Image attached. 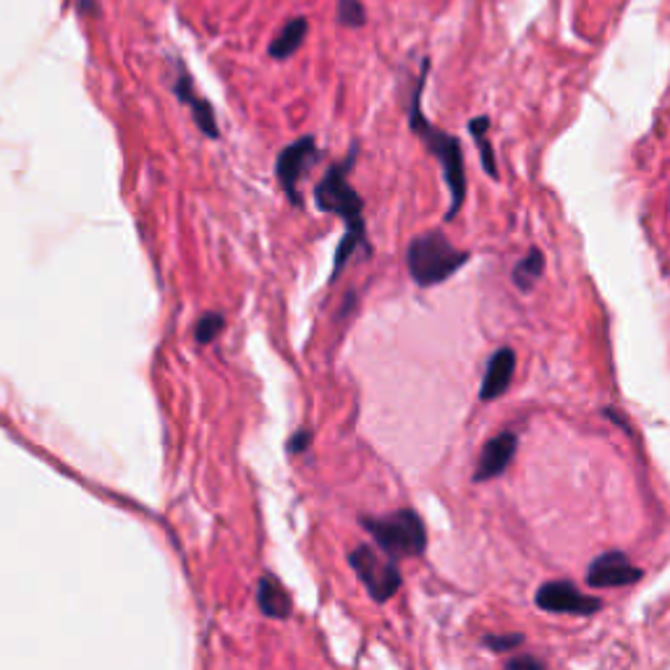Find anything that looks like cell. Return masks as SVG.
Segmentation results:
<instances>
[{
    "mask_svg": "<svg viewBox=\"0 0 670 670\" xmlns=\"http://www.w3.org/2000/svg\"><path fill=\"white\" fill-rule=\"evenodd\" d=\"M356 158H359V144L351 147L349 158L330 165L328 173H325L315 186L317 210L330 212L335 218H341L343 226H346L341 244L335 247L330 283H335L341 278L343 267L349 265L351 257H354L356 252L367 254V257L372 254V241L370 236H367V220H364V197L356 192L349 181V173L351 168H354Z\"/></svg>",
    "mask_w": 670,
    "mask_h": 670,
    "instance_id": "obj_1",
    "label": "cell"
},
{
    "mask_svg": "<svg viewBox=\"0 0 670 670\" xmlns=\"http://www.w3.org/2000/svg\"><path fill=\"white\" fill-rule=\"evenodd\" d=\"M432 61L430 58H422V66H419V76L414 87H411L409 95V108H406V121H409L411 134L424 144V150L430 152L432 158L438 160L440 168H443L445 186H448V194H451V205L445 212V223L456 220L459 210L466 202V165H464V150H461L459 137H453L451 131H443L432 124L430 118L424 116L422 110V97L424 87H427V79H430Z\"/></svg>",
    "mask_w": 670,
    "mask_h": 670,
    "instance_id": "obj_2",
    "label": "cell"
},
{
    "mask_svg": "<svg viewBox=\"0 0 670 670\" xmlns=\"http://www.w3.org/2000/svg\"><path fill=\"white\" fill-rule=\"evenodd\" d=\"M469 260H472V252L453 247L443 231L419 233L406 247V267H409L411 281L419 288L440 286L451 275L459 273Z\"/></svg>",
    "mask_w": 670,
    "mask_h": 670,
    "instance_id": "obj_3",
    "label": "cell"
},
{
    "mask_svg": "<svg viewBox=\"0 0 670 670\" xmlns=\"http://www.w3.org/2000/svg\"><path fill=\"white\" fill-rule=\"evenodd\" d=\"M359 524L390 561L419 558L427 550V527L414 508H398L385 516H359Z\"/></svg>",
    "mask_w": 670,
    "mask_h": 670,
    "instance_id": "obj_4",
    "label": "cell"
},
{
    "mask_svg": "<svg viewBox=\"0 0 670 670\" xmlns=\"http://www.w3.org/2000/svg\"><path fill=\"white\" fill-rule=\"evenodd\" d=\"M346 561H349L356 579L367 589L370 600L377 602V605H385L388 600H393L401 584H404V574H401L398 563L390 561L388 555L383 558L372 545H359L349 550Z\"/></svg>",
    "mask_w": 670,
    "mask_h": 670,
    "instance_id": "obj_5",
    "label": "cell"
},
{
    "mask_svg": "<svg viewBox=\"0 0 670 670\" xmlns=\"http://www.w3.org/2000/svg\"><path fill=\"white\" fill-rule=\"evenodd\" d=\"M317 160H320V147H317V139L312 137V134L299 137L296 142L283 147L278 160H275V176H278L288 202L294 207L304 205V199H301L299 194V181L307 176L309 168H312Z\"/></svg>",
    "mask_w": 670,
    "mask_h": 670,
    "instance_id": "obj_6",
    "label": "cell"
},
{
    "mask_svg": "<svg viewBox=\"0 0 670 670\" xmlns=\"http://www.w3.org/2000/svg\"><path fill=\"white\" fill-rule=\"evenodd\" d=\"M534 605L545 613H558V616H595L602 610L600 597L587 595L566 579L542 584L534 595Z\"/></svg>",
    "mask_w": 670,
    "mask_h": 670,
    "instance_id": "obj_7",
    "label": "cell"
},
{
    "mask_svg": "<svg viewBox=\"0 0 670 670\" xmlns=\"http://www.w3.org/2000/svg\"><path fill=\"white\" fill-rule=\"evenodd\" d=\"M644 571L629 561L623 550H608L597 555L587 568V587L595 589H616L642 582Z\"/></svg>",
    "mask_w": 670,
    "mask_h": 670,
    "instance_id": "obj_8",
    "label": "cell"
},
{
    "mask_svg": "<svg viewBox=\"0 0 670 670\" xmlns=\"http://www.w3.org/2000/svg\"><path fill=\"white\" fill-rule=\"evenodd\" d=\"M516 451H519V435L511 430L498 432L495 438H490L479 453L477 469L472 474V482L482 485V482H490V479H498L508 472V466L516 459Z\"/></svg>",
    "mask_w": 670,
    "mask_h": 670,
    "instance_id": "obj_9",
    "label": "cell"
},
{
    "mask_svg": "<svg viewBox=\"0 0 670 670\" xmlns=\"http://www.w3.org/2000/svg\"><path fill=\"white\" fill-rule=\"evenodd\" d=\"M513 372H516V351L503 346L487 359L485 377H482V388H479V401H498L500 396H506L508 388L513 383Z\"/></svg>",
    "mask_w": 670,
    "mask_h": 670,
    "instance_id": "obj_10",
    "label": "cell"
},
{
    "mask_svg": "<svg viewBox=\"0 0 670 670\" xmlns=\"http://www.w3.org/2000/svg\"><path fill=\"white\" fill-rule=\"evenodd\" d=\"M257 605H260L262 616L275 618V621H286L294 610V602H291L286 587L270 574L262 576L260 584H257Z\"/></svg>",
    "mask_w": 670,
    "mask_h": 670,
    "instance_id": "obj_11",
    "label": "cell"
},
{
    "mask_svg": "<svg viewBox=\"0 0 670 670\" xmlns=\"http://www.w3.org/2000/svg\"><path fill=\"white\" fill-rule=\"evenodd\" d=\"M173 89H176L178 100L192 108V116H194V121H197L199 129L205 131L207 137H212V139L218 137L220 131H218V121H215V113H212V105L207 103V100H202V97L194 92V84H192V79H189V74H186V71H181V74H178V82Z\"/></svg>",
    "mask_w": 670,
    "mask_h": 670,
    "instance_id": "obj_12",
    "label": "cell"
},
{
    "mask_svg": "<svg viewBox=\"0 0 670 670\" xmlns=\"http://www.w3.org/2000/svg\"><path fill=\"white\" fill-rule=\"evenodd\" d=\"M309 35V19L307 16H296V19L286 21L281 27V32L273 37L270 42V48H267V55L273 58V61H288V58H294L299 53V48L304 45Z\"/></svg>",
    "mask_w": 670,
    "mask_h": 670,
    "instance_id": "obj_13",
    "label": "cell"
},
{
    "mask_svg": "<svg viewBox=\"0 0 670 670\" xmlns=\"http://www.w3.org/2000/svg\"><path fill=\"white\" fill-rule=\"evenodd\" d=\"M542 273H545V254L542 249L532 247L524 257H521L511 270V281L513 286L519 288L521 294H532L534 286L540 283Z\"/></svg>",
    "mask_w": 670,
    "mask_h": 670,
    "instance_id": "obj_14",
    "label": "cell"
},
{
    "mask_svg": "<svg viewBox=\"0 0 670 670\" xmlns=\"http://www.w3.org/2000/svg\"><path fill=\"white\" fill-rule=\"evenodd\" d=\"M490 126H493L490 116H477V118H472L469 124H466V129H469L474 144H477L479 160H482V168H485V173L493 178V181H500L498 158H495L493 144H490V139H487V131H490Z\"/></svg>",
    "mask_w": 670,
    "mask_h": 670,
    "instance_id": "obj_15",
    "label": "cell"
},
{
    "mask_svg": "<svg viewBox=\"0 0 670 670\" xmlns=\"http://www.w3.org/2000/svg\"><path fill=\"white\" fill-rule=\"evenodd\" d=\"M335 19L346 29H362L370 16L362 0H335Z\"/></svg>",
    "mask_w": 670,
    "mask_h": 670,
    "instance_id": "obj_16",
    "label": "cell"
},
{
    "mask_svg": "<svg viewBox=\"0 0 670 670\" xmlns=\"http://www.w3.org/2000/svg\"><path fill=\"white\" fill-rule=\"evenodd\" d=\"M527 642L524 634H485L482 636V647L495 655H508V652H516L521 644Z\"/></svg>",
    "mask_w": 670,
    "mask_h": 670,
    "instance_id": "obj_17",
    "label": "cell"
},
{
    "mask_svg": "<svg viewBox=\"0 0 670 670\" xmlns=\"http://www.w3.org/2000/svg\"><path fill=\"white\" fill-rule=\"evenodd\" d=\"M223 328H226V317L218 315V312H210V315H205L197 322V330H194V333H197L199 343H210L223 333Z\"/></svg>",
    "mask_w": 670,
    "mask_h": 670,
    "instance_id": "obj_18",
    "label": "cell"
},
{
    "mask_svg": "<svg viewBox=\"0 0 670 670\" xmlns=\"http://www.w3.org/2000/svg\"><path fill=\"white\" fill-rule=\"evenodd\" d=\"M312 438H315V432L309 430V427H301V430H296L294 435H291V440H288L286 451L291 453V456H296V453H304L312 445Z\"/></svg>",
    "mask_w": 670,
    "mask_h": 670,
    "instance_id": "obj_19",
    "label": "cell"
},
{
    "mask_svg": "<svg viewBox=\"0 0 670 670\" xmlns=\"http://www.w3.org/2000/svg\"><path fill=\"white\" fill-rule=\"evenodd\" d=\"M506 668H511V670H519V668L545 670V663H542L540 657H534V655H521V657H511V660H506Z\"/></svg>",
    "mask_w": 670,
    "mask_h": 670,
    "instance_id": "obj_20",
    "label": "cell"
},
{
    "mask_svg": "<svg viewBox=\"0 0 670 670\" xmlns=\"http://www.w3.org/2000/svg\"><path fill=\"white\" fill-rule=\"evenodd\" d=\"M76 6H79V11L84 14V8H89L87 14L89 16H97V11H100V6H97L95 0H76Z\"/></svg>",
    "mask_w": 670,
    "mask_h": 670,
    "instance_id": "obj_21",
    "label": "cell"
}]
</instances>
